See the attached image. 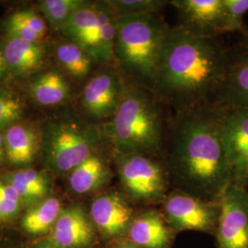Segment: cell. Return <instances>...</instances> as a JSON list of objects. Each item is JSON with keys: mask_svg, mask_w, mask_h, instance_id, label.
I'll list each match as a JSON object with an SVG mask.
<instances>
[{"mask_svg": "<svg viewBox=\"0 0 248 248\" xmlns=\"http://www.w3.org/2000/svg\"><path fill=\"white\" fill-rule=\"evenodd\" d=\"M214 108V107H213ZM222 142L230 162L232 183L248 184V110L214 108Z\"/></svg>", "mask_w": 248, "mask_h": 248, "instance_id": "9c48e42d", "label": "cell"}, {"mask_svg": "<svg viewBox=\"0 0 248 248\" xmlns=\"http://www.w3.org/2000/svg\"><path fill=\"white\" fill-rule=\"evenodd\" d=\"M218 248H248V192L230 183L218 199Z\"/></svg>", "mask_w": 248, "mask_h": 248, "instance_id": "ba28073f", "label": "cell"}, {"mask_svg": "<svg viewBox=\"0 0 248 248\" xmlns=\"http://www.w3.org/2000/svg\"><path fill=\"white\" fill-rule=\"evenodd\" d=\"M125 78L117 67L105 66L85 84L80 95L84 113L95 122L109 121L123 97Z\"/></svg>", "mask_w": 248, "mask_h": 248, "instance_id": "52a82bcc", "label": "cell"}, {"mask_svg": "<svg viewBox=\"0 0 248 248\" xmlns=\"http://www.w3.org/2000/svg\"><path fill=\"white\" fill-rule=\"evenodd\" d=\"M113 154L122 185L132 200L155 202L166 199L165 171L155 157L136 154Z\"/></svg>", "mask_w": 248, "mask_h": 248, "instance_id": "8992f818", "label": "cell"}, {"mask_svg": "<svg viewBox=\"0 0 248 248\" xmlns=\"http://www.w3.org/2000/svg\"><path fill=\"white\" fill-rule=\"evenodd\" d=\"M109 176L110 172L106 162L98 152L72 170L68 183L73 192L84 195L103 186Z\"/></svg>", "mask_w": 248, "mask_h": 248, "instance_id": "ac0fdd59", "label": "cell"}, {"mask_svg": "<svg viewBox=\"0 0 248 248\" xmlns=\"http://www.w3.org/2000/svg\"><path fill=\"white\" fill-rule=\"evenodd\" d=\"M229 63L217 38L170 27L153 92L174 112L213 107Z\"/></svg>", "mask_w": 248, "mask_h": 248, "instance_id": "6da1fadb", "label": "cell"}, {"mask_svg": "<svg viewBox=\"0 0 248 248\" xmlns=\"http://www.w3.org/2000/svg\"><path fill=\"white\" fill-rule=\"evenodd\" d=\"M5 30L9 37L18 38L31 43H38L42 38L37 35L29 27L10 15L5 21Z\"/></svg>", "mask_w": 248, "mask_h": 248, "instance_id": "f546056e", "label": "cell"}, {"mask_svg": "<svg viewBox=\"0 0 248 248\" xmlns=\"http://www.w3.org/2000/svg\"><path fill=\"white\" fill-rule=\"evenodd\" d=\"M5 157H7L6 146H5V138L4 135L0 133V163H2Z\"/></svg>", "mask_w": 248, "mask_h": 248, "instance_id": "d6a6232c", "label": "cell"}, {"mask_svg": "<svg viewBox=\"0 0 248 248\" xmlns=\"http://www.w3.org/2000/svg\"><path fill=\"white\" fill-rule=\"evenodd\" d=\"M167 148L169 169L185 188L182 191L216 202L232 182L213 107L174 112Z\"/></svg>", "mask_w": 248, "mask_h": 248, "instance_id": "7a4b0ae2", "label": "cell"}, {"mask_svg": "<svg viewBox=\"0 0 248 248\" xmlns=\"http://www.w3.org/2000/svg\"><path fill=\"white\" fill-rule=\"evenodd\" d=\"M26 26L29 27L37 35L43 38L46 33V23L45 18L39 15L33 9H28L18 10L11 14Z\"/></svg>", "mask_w": 248, "mask_h": 248, "instance_id": "4dcf8cb0", "label": "cell"}, {"mask_svg": "<svg viewBox=\"0 0 248 248\" xmlns=\"http://www.w3.org/2000/svg\"><path fill=\"white\" fill-rule=\"evenodd\" d=\"M8 159L16 165L31 163L37 152V136L32 128L12 124L4 134Z\"/></svg>", "mask_w": 248, "mask_h": 248, "instance_id": "ffe728a7", "label": "cell"}, {"mask_svg": "<svg viewBox=\"0 0 248 248\" xmlns=\"http://www.w3.org/2000/svg\"><path fill=\"white\" fill-rule=\"evenodd\" d=\"M94 232L82 208L73 206L62 210L53 225L51 244L59 248H83L93 240Z\"/></svg>", "mask_w": 248, "mask_h": 248, "instance_id": "4fadbf2b", "label": "cell"}, {"mask_svg": "<svg viewBox=\"0 0 248 248\" xmlns=\"http://www.w3.org/2000/svg\"><path fill=\"white\" fill-rule=\"evenodd\" d=\"M57 248V247H55V246H53L52 244H50V245H47V246H44V247H42V248Z\"/></svg>", "mask_w": 248, "mask_h": 248, "instance_id": "d590c367", "label": "cell"}, {"mask_svg": "<svg viewBox=\"0 0 248 248\" xmlns=\"http://www.w3.org/2000/svg\"><path fill=\"white\" fill-rule=\"evenodd\" d=\"M90 216L103 234L116 236L130 226L133 209L120 194L110 192L98 196L92 202Z\"/></svg>", "mask_w": 248, "mask_h": 248, "instance_id": "7c38bea8", "label": "cell"}, {"mask_svg": "<svg viewBox=\"0 0 248 248\" xmlns=\"http://www.w3.org/2000/svg\"><path fill=\"white\" fill-rule=\"evenodd\" d=\"M31 94L42 106H55L70 99L71 89L62 74L53 70L40 75L32 81Z\"/></svg>", "mask_w": 248, "mask_h": 248, "instance_id": "d6986e66", "label": "cell"}, {"mask_svg": "<svg viewBox=\"0 0 248 248\" xmlns=\"http://www.w3.org/2000/svg\"><path fill=\"white\" fill-rule=\"evenodd\" d=\"M169 28L160 14L118 18L113 61L126 78L153 91Z\"/></svg>", "mask_w": 248, "mask_h": 248, "instance_id": "277c9868", "label": "cell"}, {"mask_svg": "<svg viewBox=\"0 0 248 248\" xmlns=\"http://www.w3.org/2000/svg\"><path fill=\"white\" fill-rule=\"evenodd\" d=\"M169 5L177 11L179 26L195 35L218 38L229 32L222 0H173Z\"/></svg>", "mask_w": 248, "mask_h": 248, "instance_id": "8fae6325", "label": "cell"}, {"mask_svg": "<svg viewBox=\"0 0 248 248\" xmlns=\"http://www.w3.org/2000/svg\"><path fill=\"white\" fill-rule=\"evenodd\" d=\"M24 111L20 98L9 90L0 89V131L9 128Z\"/></svg>", "mask_w": 248, "mask_h": 248, "instance_id": "484cf974", "label": "cell"}, {"mask_svg": "<svg viewBox=\"0 0 248 248\" xmlns=\"http://www.w3.org/2000/svg\"><path fill=\"white\" fill-rule=\"evenodd\" d=\"M104 141L102 126L65 113L46 124L41 143L49 165L57 172L70 173L98 153Z\"/></svg>", "mask_w": 248, "mask_h": 248, "instance_id": "5b68a950", "label": "cell"}, {"mask_svg": "<svg viewBox=\"0 0 248 248\" xmlns=\"http://www.w3.org/2000/svg\"><path fill=\"white\" fill-rule=\"evenodd\" d=\"M228 31H242L244 18L248 13V0H222Z\"/></svg>", "mask_w": 248, "mask_h": 248, "instance_id": "83f0119b", "label": "cell"}, {"mask_svg": "<svg viewBox=\"0 0 248 248\" xmlns=\"http://www.w3.org/2000/svg\"><path fill=\"white\" fill-rule=\"evenodd\" d=\"M62 210L58 199H47L26 213L22 220V227L31 234L45 233L53 227Z\"/></svg>", "mask_w": 248, "mask_h": 248, "instance_id": "603a6c76", "label": "cell"}, {"mask_svg": "<svg viewBox=\"0 0 248 248\" xmlns=\"http://www.w3.org/2000/svg\"><path fill=\"white\" fill-rule=\"evenodd\" d=\"M118 18L143 14H160L169 5L164 0H112L108 1Z\"/></svg>", "mask_w": 248, "mask_h": 248, "instance_id": "d4e9b609", "label": "cell"}, {"mask_svg": "<svg viewBox=\"0 0 248 248\" xmlns=\"http://www.w3.org/2000/svg\"><path fill=\"white\" fill-rule=\"evenodd\" d=\"M84 3V0H44L39 2V9L53 28L60 30Z\"/></svg>", "mask_w": 248, "mask_h": 248, "instance_id": "cb8c5ba5", "label": "cell"}, {"mask_svg": "<svg viewBox=\"0 0 248 248\" xmlns=\"http://www.w3.org/2000/svg\"><path fill=\"white\" fill-rule=\"evenodd\" d=\"M56 58L62 69L77 81H83L89 77L95 59L81 46L67 41L57 46Z\"/></svg>", "mask_w": 248, "mask_h": 248, "instance_id": "7402d4cb", "label": "cell"}, {"mask_svg": "<svg viewBox=\"0 0 248 248\" xmlns=\"http://www.w3.org/2000/svg\"><path fill=\"white\" fill-rule=\"evenodd\" d=\"M133 245L142 248H166L171 233L162 216L155 212L144 213L133 219L129 226Z\"/></svg>", "mask_w": 248, "mask_h": 248, "instance_id": "2e32d148", "label": "cell"}, {"mask_svg": "<svg viewBox=\"0 0 248 248\" xmlns=\"http://www.w3.org/2000/svg\"><path fill=\"white\" fill-rule=\"evenodd\" d=\"M9 177L16 178L26 183L27 185L35 189L42 197H44L47 192V189H48L47 179L43 174H41L36 170L30 169L19 170L11 174Z\"/></svg>", "mask_w": 248, "mask_h": 248, "instance_id": "f1b7e54d", "label": "cell"}, {"mask_svg": "<svg viewBox=\"0 0 248 248\" xmlns=\"http://www.w3.org/2000/svg\"><path fill=\"white\" fill-rule=\"evenodd\" d=\"M20 197L9 183L0 182V222H6L19 211Z\"/></svg>", "mask_w": 248, "mask_h": 248, "instance_id": "4316f807", "label": "cell"}, {"mask_svg": "<svg viewBox=\"0 0 248 248\" xmlns=\"http://www.w3.org/2000/svg\"><path fill=\"white\" fill-rule=\"evenodd\" d=\"M9 74L10 73H9V67L4 56L3 45L0 44V80L7 78Z\"/></svg>", "mask_w": 248, "mask_h": 248, "instance_id": "1f68e13d", "label": "cell"}, {"mask_svg": "<svg viewBox=\"0 0 248 248\" xmlns=\"http://www.w3.org/2000/svg\"><path fill=\"white\" fill-rule=\"evenodd\" d=\"M165 213L169 222L178 230L212 231L219 219L218 201H205L177 190L165 199Z\"/></svg>", "mask_w": 248, "mask_h": 248, "instance_id": "30bf717a", "label": "cell"}, {"mask_svg": "<svg viewBox=\"0 0 248 248\" xmlns=\"http://www.w3.org/2000/svg\"><path fill=\"white\" fill-rule=\"evenodd\" d=\"M245 54L248 56V30L245 33Z\"/></svg>", "mask_w": 248, "mask_h": 248, "instance_id": "836d02e7", "label": "cell"}, {"mask_svg": "<svg viewBox=\"0 0 248 248\" xmlns=\"http://www.w3.org/2000/svg\"><path fill=\"white\" fill-rule=\"evenodd\" d=\"M3 50L9 73L15 76L29 75L44 62L45 50L38 43L9 37Z\"/></svg>", "mask_w": 248, "mask_h": 248, "instance_id": "e0dca14e", "label": "cell"}, {"mask_svg": "<svg viewBox=\"0 0 248 248\" xmlns=\"http://www.w3.org/2000/svg\"><path fill=\"white\" fill-rule=\"evenodd\" d=\"M124 78L120 105L102 126L107 141L115 154L158 156L166 150L169 136L165 105L153 91Z\"/></svg>", "mask_w": 248, "mask_h": 248, "instance_id": "3957f363", "label": "cell"}, {"mask_svg": "<svg viewBox=\"0 0 248 248\" xmlns=\"http://www.w3.org/2000/svg\"><path fill=\"white\" fill-rule=\"evenodd\" d=\"M98 52L97 62L108 64L113 61V48L118 17L108 1H97Z\"/></svg>", "mask_w": 248, "mask_h": 248, "instance_id": "44dd1931", "label": "cell"}, {"mask_svg": "<svg viewBox=\"0 0 248 248\" xmlns=\"http://www.w3.org/2000/svg\"><path fill=\"white\" fill-rule=\"evenodd\" d=\"M97 2L85 1L60 29L67 41L81 46L97 62L98 52Z\"/></svg>", "mask_w": 248, "mask_h": 248, "instance_id": "5bb4252c", "label": "cell"}, {"mask_svg": "<svg viewBox=\"0 0 248 248\" xmlns=\"http://www.w3.org/2000/svg\"><path fill=\"white\" fill-rule=\"evenodd\" d=\"M118 248H138L136 246H134V245H131V244H125V245H123V246H121V247H119Z\"/></svg>", "mask_w": 248, "mask_h": 248, "instance_id": "e575fe53", "label": "cell"}, {"mask_svg": "<svg viewBox=\"0 0 248 248\" xmlns=\"http://www.w3.org/2000/svg\"><path fill=\"white\" fill-rule=\"evenodd\" d=\"M218 108H241L248 110V56L230 62L222 88L214 103Z\"/></svg>", "mask_w": 248, "mask_h": 248, "instance_id": "9a60e30c", "label": "cell"}]
</instances>
